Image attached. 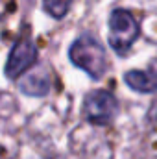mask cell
Segmentation results:
<instances>
[{
	"mask_svg": "<svg viewBox=\"0 0 157 159\" xmlns=\"http://www.w3.org/2000/svg\"><path fill=\"white\" fill-rule=\"evenodd\" d=\"M69 59L92 80H100L107 70V56L102 43L89 34L74 39L69 48Z\"/></svg>",
	"mask_w": 157,
	"mask_h": 159,
	"instance_id": "cell-1",
	"label": "cell"
},
{
	"mask_svg": "<svg viewBox=\"0 0 157 159\" xmlns=\"http://www.w3.org/2000/svg\"><path fill=\"white\" fill-rule=\"evenodd\" d=\"M141 35L139 20L128 9H113L109 15V46L118 56H126Z\"/></svg>",
	"mask_w": 157,
	"mask_h": 159,
	"instance_id": "cell-2",
	"label": "cell"
},
{
	"mask_svg": "<svg viewBox=\"0 0 157 159\" xmlns=\"http://www.w3.org/2000/svg\"><path fill=\"white\" fill-rule=\"evenodd\" d=\"M118 115V100L105 89L91 91L83 100V119L94 126L111 124Z\"/></svg>",
	"mask_w": 157,
	"mask_h": 159,
	"instance_id": "cell-3",
	"label": "cell"
},
{
	"mask_svg": "<svg viewBox=\"0 0 157 159\" xmlns=\"http://www.w3.org/2000/svg\"><path fill=\"white\" fill-rule=\"evenodd\" d=\"M39 59V50L37 44L30 37H19L13 43L9 56L6 59V67H4V74L9 80H19L30 67H34Z\"/></svg>",
	"mask_w": 157,
	"mask_h": 159,
	"instance_id": "cell-4",
	"label": "cell"
},
{
	"mask_svg": "<svg viewBox=\"0 0 157 159\" xmlns=\"http://www.w3.org/2000/svg\"><path fill=\"white\" fill-rule=\"evenodd\" d=\"M124 81L129 89L137 93H155L157 91V57H154L146 70H128Z\"/></svg>",
	"mask_w": 157,
	"mask_h": 159,
	"instance_id": "cell-5",
	"label": "cell"
},
{
	"mask_svg": "<svg viewBox=\"0 0 157 159\" xmlns=\"http://www.w3.org/2000/svg\"><path fill=\"white\" fill-rule=\"evenodd\" d=\"M50 80L46 76H43L39 72H32V74H26L24 78L19 81V89L20 93L28 94V96H34V98H39V96H46L50 93Z\"/></svg>",
	"mask_w": 157,
	"mask_h": 159,
	"instance_id": "cell-6",
	"label": "cell"
},
{
	"mask_svg": "<svg viewBox=\"0 0 157 159\" xmlns=\"http://www.w3.org/2000/svg\"><path fill=\"white\" fill-rule=\"evenodd\" d=\"M70 4H72V0H43L44 11H46L50 17L57 19V20L63 19V17L69 13Z\"/></svg>",
	"mask_w": 157,
	"mask_h": 159,
	"instance_id": "cell-7",
	"label": "cell"
}]
</instances>
